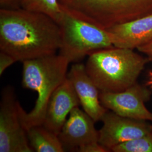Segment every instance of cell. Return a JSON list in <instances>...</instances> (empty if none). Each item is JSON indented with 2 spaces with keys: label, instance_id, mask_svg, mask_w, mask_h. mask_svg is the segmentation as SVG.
Returning <instances> with one entry per match:
<instances>
[{
  "label": "cell",
  "instance_id": "1",
  "mask_svg": "<svg viewBox=\"0 0 152 152\" xmlns=\"http://www.w3.org/2000/svg\"><path fill=\"white\" fill-rule=\"evenodd\" d=\"M60 44V27L49 15L24 9H0V51L16 61L56 54Z\"/></svg>",
  "mask_w": 152,
  "mask_h": 152
},
{
  "label": "cell",
  "instance_id": "2",
  "mask_svg": "<svg viewBox=\"0 0 152 152\" xmlns=\"http://www.w3.org/2000/svg\"><path fill=\"white\" fill-rule=\"evenodd\" d=\"M149 61L134 50L113 46L89 55L85 68L100 92H118L137 82Z\"/></svg>",
  "mask_w": 152,
  "mask_h": 152
},
{
  "label": "cell",
  "instance_id": "3",
  "mask_svg": "<svg viewBox=\"0 0 152 152\" xmlns=\"http://www.w3.org/2000/svg\"><path fill=\"white\" fill-rule=\"evenodd\" d=\"M22 85L37 92L38 97L32 110L27 113L21 107L22 124L26 129L42 125L49 100L56 89L67 78L70 62L64 56L54 54L23 62Z\"/></svg>",
  "mask_w": 152,
  "mask_h": 152
},
{
  "label": "cell",
  "instance_id": "4",
  "mask_svg": "<svg viewBox=\"0 0 152 152\" xmlns=\"http://www.w3.org/2000/svg\"><path fill=\"white\" fill-rule=\"evenodd\" d=\"M62 10L107 29L152 13V0H58Z\"/></svg>",
  "mask_w": 152,
  "mask_h": 152
},
{
  "label": "cell",
  "instance_id": "5",
  "mask_svg": "<svg viewBox=\"0 0 152 152\" xmlns=\"http://www.w3.org/2000/svg\"><path fill=\"white\" fill-rule=\"evenodd\" d=\"M62 10L58 22L61 33L59 54L70 63H78L96 51L114 46L107 29Z\"/></svg>",
  "mask_w": 152,
  "mask_h": 152
},
{
  "label": "cell",
  "instance_id": "6",
  "mask_svg": "<svg viewBox=\"0 0 152 152\" xmlns=\"http://www.w3.org/2000/svg\"><path fill=\"white\" fill-rule=\"evenodd\" d=\"M22 106L14 88L6 86L0 102V152H32L20 118Z\"/></svg>",
  "mask_w": 152,
  "mask_h": 152
},
{
  "label": "cell",
  "instance_id": "7",
  "mask_svg": "<svg viewBox=\"0 0 152 152\" xmlns=\"http://www.w3.org/2000/svg\"><path fill=\"white\" fill-rule=\"evenodd\" d=\"M151 95L146 86L136 82L123 91L100 92V100L105 108L121 116L152 122V112L145 105Z\"/></svg>",
  "mask_w": 152,
  "mask_h": 152
},
{
  "label": "cell",
  "instance_id": "8",
  "mask_svg": "<svg viewBox=\"0 0 152 152\" xmlns=\"http://www.w3.org/2000/svg\"><path fill=\"white\" fill-rule=\"evenodd\" d=\"M101 121L103 125L99 131V142L110 151L114 146L152 132V125L147 121L122 117L108 110Z\"/></svg>",
  "mask_w": 152,
  "mask_h": 152
},
{
  "label": "cell",
  "instance_id": "9",
  "mask_svg": "<svg viewBox=\"0 0 152 152\" xmlns=\"http://www.w3.org/2000/svg\"><path fill=\"white\" fill-rule=\"evenodd\" d=\"M95 123L83 110L78 107L73 109L58 135L64 151L78 152L80 147L99 142V131Z\"/></svg>",
  "mask_w": 152,
  "mask_h": 152
},
{
  "label": "cell",
  "instance_id": "10",
  "mask_svg": "<svg viewBox=\"0 0 152 152\" xmlns=\"http://www.w3.org/2000/svg\"><path fill=\"white\" fill-rule=\"evenodd\" d=\"M67 78L72 83L83 110L96 122L108 110L100 102V91L87 74L85 65L76 63L71 66Z\"/></svg>",
  "mask_w": 152,
  "mask_h": 152
},
{
  "label": "cell",
  "instance_id": "11",
  "mask_svg": "<svg viewBox=\"0 0 152 152\" xmlns=\"http://www.w3.org/2000/svg\"><path fill=\"white\" fill-rule=\"evenodd\" d=\"M80 105L75 90L68 78L55 91L49 100L42 125L59 135L71 110Z\"/></svg>",
  "mask_w": 152,
  "mask_h": 152
},
{
  "label": "cell",
  "instance_id": "12",
  "mask_svg": "<svg viewBox=\"0 0 152 152\" xmlns=\"http://www.w3.org/2000/svg\"><path fill=\"white\" fill-rule=\"evenodd\" d=\"M115 47L137 49L152 38V13L107 29Z\"/></svg>",
  "mask_w": 152,
  "mask_h": 152
},
{
  "label": "cell",
  "instance_id": "13",
  "mask_svg": "<svg viewBox=\"0 0 152 152\" xmlns=\"http://www.w3.org/2000/svg\"><path fill=\"white\" fill-rule=\"evenodd\" d=\"M26 131L29 143L33 152H65L58 135L44 125L33 126Z\"/></svg>",
  "mask_w": 152,
  "mask_h": 152
},
{
  "label": "cell",
  "instance_id": "14",
  "mask_svg": "<svg viewBox=\"0 0 152 152\" xmlns=\"http://www.w3.org/2000/svg\"><path fill=\"white\" fill-rule=\"evenodd\" d=\"M19 9L44 13L58 23L62 15L58 0H16Z\"/></svg>",
  "mask_w": 152,
  "mask_h": 152
},
{
  "label": "cell",
  "instance_id": "15",
  "mask_svg": "<svg viewBox=\"0 0 152 152\" xmlns=\"http://www.w3.org/2000/svg\"><path fill=\"white\" fill-rule=\"evenodd\" d=\"M113 152H152V132L113 147Z\"/></svg>",
  "mask_w": 152,
  "mask_h": 152
},
{
  "label": "cell",
  "instance_id": "16",
  "mask_svg": "<svg viewBox=\"0 0 152 152\" xmlns=\"http://www.w3.org/2000/svg\"><path fill=\"white\" fill-rule=\"evenodd\" d=\"M15 62L16 60L12 56L0 51V76H2L6 69Z\"/></svg>",
  "mask_w": 152,
  "mask_h": 152
},
{
  "label": "cell",
  "instance_id": "17",
  "mask_svg": "<svg viewBox=\"0 0 152 152\" xmlns=\"http://www.w3.org/2000/svg\"><path fill=\"white\" fill-rule=\"evenodd\" d=\"M79 152H110L108 149L104 147L99 142H94L80 147Z\"/></svg>",
  "mask_w": 152,
  "mask_h": 152
},
{
  "label": "cell",
  "instance_id": "18",
  "mask_svg": "<svg viewBox=\"0 0 152 152\" xmlns=\"http://www.w3.org/2000/svg\"><path fill=\"white\" fill-rule=\"evenodd\" d=\"M138 51L145 55L149 61H152V38L147 43L139 47Z\"/></svg>",
  "mask_w": 152,
  "mask_h": 152
},
{
  "label": "cell",
  "instance_id": "19",
  "mask_svg": "<svg viewBox=\"0 0 152 152\" xmlns=\"http://www.w3.org/2000/svg\"><path fill=\"white\" fill-rule=\"evenodd\" d=\"M151 84H152V81H151Z\"/></svg>",
  "mask_w": 152,
  "mask_h": 152
}]
</instances>
